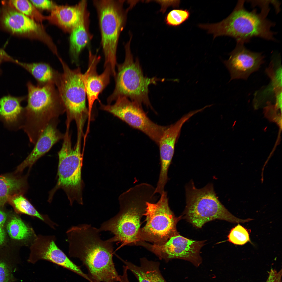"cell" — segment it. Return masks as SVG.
I'll return each instance as SVG.
<instances>
[{"instance_id":"obj_28","label":"cell","mask_w":282,"mask_h":282,"mask_svg":"<svg viewBox=\"0 0 282 282\" xmlns=\"http://www.w3.org/2000/svg\"><path fill=\"white\" fill-rule=\"evenodd\" d=\"M20 258L0 253V282H15L14 274Z\"/></svg>"},{"instance_id":"obj_15","label":"cell","mask_w":282,"mask_h":282,"mask_svg":"<svg viewBox=\"0 0 282 282\" xmlns=\"http://www.w3.org/2000/svg\"><path fill=\"white\" fill-rule=\"evenodd\" d=\"M89 58L88 68L85 73L83 74L82 78L88 101L89 119L90 121L93 103L96 100L101 103L99 95L109 83L111 72L110 66L108 65L105 67L101 74H98L97 66L101 56L93 54L90 50Z\"/></svg>"},{"instance_id":"obj_14","label":"cell","mask_w":282,"mask_h":282,"mask_svg":"<svg viewBox=\"0 0 282 282\" xmlns=\"http://www.w3.org/2000/svg\"><path fill=\"white\" fill-rule=\"evenodd\" d=\"M229 55L228 59L223 62L230 73V80L247 79L264 62V56L262 53L251 51L242 43H237Z\"/></svg>"},{"instance_id":"obj_11","label":"cell","mask_w":282,"mask_h":282,"mask_svg":"<svg viewBox=\"0 0 282 282\" xmlns=\"http://www.w3.org/2000/svg\"><path fill=\"white\" fill-rule=\"evenodd\" d=\"M112 105L101 103V108L111 113L132 127L148 136L157 144L167 128L154 123L147 116L142 105L125 96L119 97Z\"/></svg>"},{"instance_id":"obj_6","label":"cell","mask_w":282,"mask_h":282,"mask_svg":"<svg viewBox=\"0 0 282 282\" xmlns=\"http://www.w3.org/2000/svg\"><path fill=\"white\" fill-rule=\"evenodd\" d=\"M131 36L125 45L124 62L117 64L118 72L115 77L114 90L108 98V103L116 101L119 97L125 96L142 105L143 104L152 109L149 96V86L160 80L156 77H145L137 58L134 61L130 48Z\"/></svg>"},{"instance_id":"obj_33","label":"cell","mask_w":282,"mask_h":282,"mask_svg":"<svg viewBox=\"0 0 282 282\" xmlns=\"http://www.w3.org/2000/svg\"><path fill=\"white\" fill-rule=\"evenodd\" d=\"M155 1L160 5V11L163 13L165 12L167 8L168 7H178L180 3V1L179 0H158Z\"/></svg>"},{"instance_id":"obj_29","label":"cell","mask_w":282,"mask_h":282,"mask_svg":"<svg viewBox=\"0 0 282 282\" xmlns=\"http://www.w3.org/2000/svg\"><path fill=\"white\" fill-rule=\"evenodd\" d=\"M10 3L19 12L28 17L40 21L45 18L29 1L13 0Z\"/></svg>"},{"instance_id":"obj_3","label":"cell","mask_w":282,"mask_h":282,"mask_svg":"<svg viewBox=\"0 0 282 282\" xmlns=\"http://www.w3.org/2000/svg\"><path fill=\"white\" fill-rule=\"evenodd\" d=\"M245 1H238L231 14L226 19L216 24H200L199 27L212 34L214 39L220 36L232 37L237 43L248 42L252 38L258 37L268 40H275V33L271 30L275 24L267 16L270 11L269 3L265 2L259 6L261 9L257 13L256 9L251 11L244 7Z\"/></svg>"},{"instance_id":"obj_10","label":"cell","mask_w":282,"mask_h":282,"mask_svg":"<svg viewBox=\"0 0 282 282\" xmlns=\"http://www.w3.org/2000/svg\"><path fill=\"white\" fill-rule=\"evenodd\" d=\"M167 195V192L164 191L157 202L147 203L144 214L146 222L140 229L139 241L159 244L178 233L176 226L178 219L169 206Z\"/></svg>"},{"instance_id":"obj_19","label":"cell","mask_w":282,"mask_h":282,"mask_svg":"<svg viewBox=\"0 0 282 282\" xmlns=\"http://www.w3.org/2000/svg\"><path fill=\"white\" fill-rule=\"evenodd\" d=\"M26 98L10 94L0 98V121L8 129H20L24 109L21 103Z\"/></svg>"},{"instance_id":"obj_8","label":"cell","mask_w":282,"mask_h":282,"mask_svg":"<svg viewBox=\"0 0 282 282\" xmlns=\"http://www.w3.org/2000/svg\"><path fill=\"white\" fill-rule=\"evenodd\" d=\"M77 144L72 147L69 128H66L62 147L58 152L59 162L56 185L51 191V197L56 190L62 189L66 193L70 204L74 201L83 204V183L81 177L83 156L81 151V134L78 133Z\"/></svg>"},{"instance_id":"obj_37","label":"cell","mask_w":282,"mask_h":282,"mask_svg":"<svg viewBox=\"0 0 282 282\" xmlns=\"http://www.w3.org/2000/svg\"><path fill=\"white\" fill-rule=\"evenodd\" d=\"M120 282H129L128 278L127 272L126 271L123 272L122 275H120Z\"/></svg>"},{"instance_id":"obj_24","label":"cell","mask_w":282,"mask_h":282,"mask_svg":"<svg viewBox=\"0 0 282 282\" xmlns=\"http://www.w3.org/2000/svg\"><path fill=\"white\" fill-rule=\"evenodd\" d=\"M88 15L71 31L70 51L73 62H77L81 51L89 44L90 37L88 29Z\"/></svg>"},{"instance_id":"obj_9","label":"cell","mask_w":282,"mask_h":282,"mask_svg":"<svg viewBox=\"0 0 282 282\" xmlns=\"http://www.w3.org/2000/svg\"><path fill=\"white\" fill-rule=\"evenodd\" d=\"M63 72H57L55 81L67 114L66 122L76 121L78 127L82 126L88 111L86 94L80 69H72L61 58Z\"/></svg>"},{"instance_id":"obj_2","label":"cell","mask_w":282,"mask_h":282,"mask_svg":"<svg viewBox=\"0 0 282 282\" xmlns=\"http://www.w3.org/2000/svg\"><path fill=\"white\" fill-rule=\"evenodd\" d=\"M99 229L91 225L73 226L66 231L68 254L79 259L91 279L100 280L111 275L116 268L113 260V242L103 240Z\"/></svg>"},{"instance_id":"obj_13","label":"cell","mask_w":282,"mask_h":282,"mask_svg":"<svg viewBox=\"0 0 282 282\" xmlns=\"http://www.w3.org/2000/svg\"><path fill=\"white\" fill-rule=\"evenodd\" d=\"M54 236L37 235L30 246L28 262L34 264L43 260L51 262L69 270L86 279L90 280L87 274L84 273L80 266L71 261L57 245Z\"/></svg>"},{"instance_id":"obj_22","label":"cell","mask_w":282,"mask_h":282,"mask_svg":"<svg viewBox=\"0 0 282 282\" xmlns=\"http://www.w3.org/2000/svg\"><path fill=\"white\" fill-rule=\"evenodd\" d=\"M117 257L134 274L138 282H167L160 271L158 262L143 257L140 259V265L138 266L119 256Z\"/></svg>"},{"instance_id":"obj_17","label":"cell","mask_w":282,"mask_h":282,"mask_svg":"<svg viewBox=\"0 0 282 282\" xmlns=\"http://www.w3.org/2000/svg\"><path fill=\"white\" fill-rule=\"evenodd\" d=\"M58 118L51 121L41 134L31 153L17 167L15 173L22 172L27 167H30L39 158L48 151L52 146L63 138L64 135L57 128Z\"/></svg>"},{"instance_id":"obj_23","label":"cell","mask_w":282,"mask_h":282,"mask_svg":"<svg viewBox=\"0 0 282 282\" xmlns=\"http://www.w3.org/2000/svg\"><path fill=\"white\" fill-rule=\"evenodd\" d=\"M17 173L0 175V208L5 207L9 198L16 194H22L26 187L25 178Z\"/></svg>"},{"instance_id":"obj_35","label":"cell","mask_w":282,"mask_h":282,"mask_svg":"<svg viewBox=\"0 0 282 282\" xmlns=\"http://www.w3.org/2000/svg\"><path fill=\"white\" fill-rule=\"evenodd\" d=\"M15 60L9 56L3 50L0 48V75L2 73L0 68L1 64L5 61H10L14 63Z\"/></svg>"},{"instance_id":"obj_7","label":"cell","mask_w":282,"mask_h":282,"mask_svg":"<svg viewBox=\"0 0 282 282\" xmlns=\"http://www.w3.org/2000/svg\"><path fill=\"white\" fill-rule=\"evenodd\" d=\"M124 0H94L98 15L104 54V67H110L111 75H116V52L120 34L125 27L127 14L131 8H124Z\"/></svg>"},{"instance_id":"obj_5","label":"cell","mask_w":282,"mask_h":282,"mask_svg":"<svg viewBox=\"0 0 282 282\" xmlns=\"http://www.w3.org/2000/svg\"><path fill=\"white\" fill-rule=\"evenodd\" d=\"M186 196L185 217L197 228H201L206 222L215 219L234 223H244L252 220L240 219L232 214L219 201L211 184L197 189L191 182L186 187Z\"/></svg>"},{"instance_id":"obj_27","label":"cell","mask_w":282,"mask_h":282,"mask_svg":"<svg viewBox=\"0 0 282 282\" xmlns=\"http://www.w3.org/2000/svg\"><path fill=\"white\" fill-rule=\"evenodd\" d=\"M10 210L5 207L0 208V253L18 255L20 248L12 244L5 229V223Z\"/></svg>"},{"instance_id":"obj_21","label":"cell","mask_w":282,"mask_h":282,"mask_svg":"<svg viewBox=\"0 0 282 282\" xmlns=\"http://www.w3.org/2000/svg\"><path fill=\"white\" fill-rule=\"evenodd\" d=\"M2 21L5 27L15 33L36 32L39 29L38 25L32 19L11 8L4 11Z\"/></svg>"},{"instance_id":"obj_4","label":"cell","mask_w":282,"mask_h":282,"mask_svg":"<svg viewBox=\"0 0 282 282\" xmlns=\"http://www.w3.org/2000/svg\"><path fill=\"white\" fill-rule=\"evenodd\" d=\"M55 83L36 86L28 81L27 104L24 108L20 129L35 144L49 124L66 111Z\"/></svg>"},{"instance_id":"obj_36","label":"cell","mask_w":282,"mask_h":282,"mask_svg":"<svg viewBox=\"0 0 282 282\" xmlns=\"http://www.w3.org/2000/svg\"><path fill=\"white\" fill-rule=\"evenodd\" d=\"M276 104L275 108L276 109H280L282 108V89L276 91L274 93Z\"/></svg>"},{"instance_id":"obj_26","label":"cell","mask_w":282,"mask_h":282,"mask_svg":"<svg viewBox=\"0 0 282 282\" xmlns=\"http://www.w3.org/2000/svg\"><path fill=\"white\" fill-rule=\"evenodd\" d=\"M14 63L30 73L37 81L38 85L42 86L51 81L55 83L57 72L55 71L47 63L42 62L26 63L16 60Z\"/></svg>"},{"instance_id":"obj_20","label":"cell","mask_w":282,"mask_h":282,"mask_svg":"<svg viewBox=\"0 0 282 282\" xmlns=\"http://www.w3.org/2000/svg\"><path fill=\"white\" fill-rule=\"evenodd\" d=\"M86 7L85 0L81 1L74 6L55 5L52 10L51 19L72 31L88 14Z\"/></svg>"},{"instance_id":"obj_18","label":"cell","mask_w":282,"mask_h":282,"mask_svg":"<svg viewBox=\"0 0 282 282\" xmlns=\"http://www.w3.org/2000/svg\"><path fill=\"white\" fill-rule=\"evenodd\" d=\"M5 227L11 243L20 248L30 247L37 236L33 228L14 211L10 210Z\"/></svg>"},{"instance_id":"obj_30","label":"cell","mask_w":282,"mask_h":282,"mask_svg":"<svg viewBox=\"0 0 282 282\" xmlns=\"http://www.w3.org/2000/svg\"><path fill=\"white\" fill-rule=\"evenodd\" d=\"M190 15V12L186 9H174L167 15L165 21L169 26L177 27L187 20Z\"/></svg>"},{"instance_id":"obj_34","label":"cell","mask_w":282,"mask_h":282,"mask_svg":"<svg viewBox=\"0 0 282 282\" xmlns=\"http://www.w3.org/2000/svg\"><path fill=\"white\" fill-rule=\"evenodd\" d=\"M268 278L266 282H282V271L277 272L272 268L269 272Z\"/></svg>"},{"instance_id":"obj_1","label":"cell","mask_w":282,"mask_h":282,"mask_svg":"<svg viewBox=\"0 0 282 282\" xmlns=\"http://www.w3.org/2000/svg\"><path fill=\"white\" fill-rule=\"evenodd\" d=\"M155 188L146 183L136 185L122 193L119 198L120 210L113 217L103 222L98 228L114 235L111 242L125 245H136L139 242L140 220L148 202L155 203L160 198L154 193Z\"/></svg>"},{"instance_id":"obj_32","label":"cell","mask_w":282,"mask_h":282,"mask_svg":"<svg viewBox=\"0 0 282 282\" xmlns=\"http://www.w3.org/2000/svg\"><path fill=\"white\" fill-rule=\"evenodd\" d=\"M30 1L34 6L42 9L52 10L55 6L53 3L50 0H31Z\"/></svg>"},{"instance_id":"obj_31","label":"cell","mask_w":282,"mask_h":282,"mask_svg":"<svg viewBox=\"0 0 282 282\" xmlns=\"http://www.w3.org/2000/svg\"><path fill=\"white\" fill-rule=\"evenodd\" d=\"M228 238L229 242L237 245H243L251 242L247 230L239 224L231 230Z\"/></svg>"},{"instance_id":"obj_25","label":"cell","mask_w":282,"mask_h":282,"mask_svg":"<svg viewBox=\"0 0 282 282\" xmlns=\"http://www.w3.org/2000/svg\"><path fill=\"white\" fill-rule=\"evenodd\" d=\"M13 208L14 211L19 214H25L36 218L54 229L56 224L47 215L40 213L22 194H16L9 197L8 202Z\"/></svg>"},{"instance_id":"obj_16","label":"cell","mask_w":282,"mask_h":282,"mask_svg":"<svg viewBox=\"0 0 282 282\" xmlns=\"http://www.w3.org/2000/svg\"><path fill=\"white\" fill-rule=\"evenodd\" d=\"M198 113L197 110L191 111L175 123L168 126L161 138L158 144L161 162L157 182L159 185H165L168 181V169L174 155L176 141L182 126L189 119Z\"/></svg>"},{"instance_id":"obj_12","label":"cell","mask_w":282,"mask_h":282,"mask_svg":"<svg viewBox=\"0 0 282 282\" xmlns=\"http://www.w3.org/2000/svg\"><path fill=\"white\" fill-rule=\"evenodd\" d=\"M204 243L203 241L190 239L178 233L161 244H151L143 241L140 245L167 262L174 259H183L198 267L202 263L200 252Z\"/></svg>"}]
</instances>
